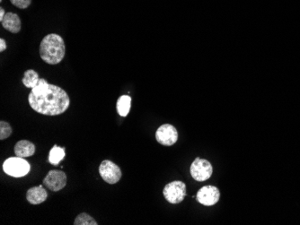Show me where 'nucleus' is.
I'll list each match as a JSON object with an SVG mask.
<instances>
[{"instance_id":"obj_1","label":"nucleus","mask_w":300,"mask_h":225,"mask_svg":"<svg viewBox=\"0 0 300 225\" xmlns=\"http://www.w3.org/2000/svg\"><path fill=\"white\" fill-rule=\"evenodd\" d=\"M28 102L34 112L46 116L62 114L70 105V99L66 91L59 86L49 84L43 78L32 88Z\"/></svg>"},{"instance_id":"obj_2","label":"nucleus","mask_w":300,"mask_h":225,"mask_svg":"<svg viewBox=\"0 0 300 225\" xmlns=\"http://www.w3.org/2000/svg\"><path fill=\"white\" fill-rule=\"evenodd\" d=\"M66 47L62 37L51 33L43 38L40 45L41 59L50 65H57L62 61L65 57Z\"/></svg>"},{"instance_id":"obj_3","label":"nucleus","mask_w":300,"mask_h":225,"mask_svg":"<svg viewBox=\"0 0 300 225\" xmlns=\"http://www.w3.org/2000/svg\"><path fill=\"white\" fill-rule=\"evenodd\" d=\"M31 167L29 162L18 156L8 158L3 164V170L5 173L14 178H20L27 175Z\"/></svg>"},{"instance_id":"obj_4","label":"nucleus","mask_w":300,"mask_h":225,"mask_svg":"<svg viewBox=\"0 0 300 225\" xmlns=\"http://www.w3.org/2000/svg\"><path fill=\"white\" fill-rule=\"evenodd\" d=\"M163 195L170 204H180L186 197V185L180 180L170 182L163 190Z\"/></svg>"},{"instance_id":"obj_5","label":"nucleus","mask_w":300,"mask_h":225,"mask_svg":"<svg viewBox=\"0 0 300 225\" xmlns=\"http://www.w3.org/2000/svg\"><path fill=\"white\" fill-rule=\"evenodd\" d=\"M191 175L196 181H205L209 180L213 173V167L211 163L205 159L196 158L190 168Z\"/></svg>"},{"instance_id":"obj_6","label":"nucleus","mask_w":300,"mask_h":225,"mask_svg":"<svg viewBox=\"0 0 300 225\" xmlns=\"http://www.w3.org/2000/svg\"><path fill=\"white\" fill-rule=\"evenodd\" d=\"M99 173L102 179L108 184H116L122 178L120 167L109 160L103 161L99 167Z\"/></svg>"},{"instance_id":"obj_7","label":"nucleus","mask_w":300,"mask_h":225,"mask_svg":"<svg viewBox=\"0 0 300 225\" xmlns=\"http://www.w3.org/2000/svg\"><path fill=\"white\" fill-rule=\"evenodd\" d=\"M155 139L162 145L171 146L177 142V129L171 124H164L155 132Z\"/></svg>"},{"instance_id":"obj_8","label":"nucleus","mask_w":300,"mask_h":225,"mask_svg":"<svg viewBox=\"0 0 300 225\" xmlns=\"http://www.w3.org/2000/svg\"><path fill=\"white\" fill-rule=\"evenodd\" d=\"M196 198L201 205L211 207L218 202L220 198V192L215 186H204L198 191Z\"/></svg>"},{"instance_id":"obj_9","label":"nucleus","mask_w":300,"mask_h":225,"mask_svg":"<svg viewBox=\"0 0 300 225\" xmlns=\"http://www.w3.org/2000/svg\"><path fill=\"white\" fill-rule=\"evenodd\" d=\"M43 184L51 191H59L67 185V175L61 171H50L43 180Z\"/></svg>"},{"instance_id":"obj_10","label":"nucleus","mask_w":300,"mask_h":225,"mask_svg":"<svg viewBox=\"0 0 300 225\" xmlns=\"http://www.w3.org/2000/svg\"><path fill=\"white\" fill-rule=\"evenodd\" d=\"M1 23L5 30L12 33H17L21 30V20L18 15L14 13H6Z\"/></svg>"},{"instance_id":"obj_11","label":"nucleus","mask_w":300,"mask_h":225,"mask_svg":"<svg viewBox=\"0 0 300 225\" xmlns=\"http://www.w3.org/2000/svg\"><path fill=\"white\" fill-rule=\"evenodd\" d=\"M15 156L26 158L32 156L35 153V145L28 140H21L14 145Z\"/></svg>"},{"instance_id":"obj_12","label":"nucleus","mask_w":300,"mask_h":225,"mask_svg":"<svg viewBox=\"0 0 300 225\" xmlns=\"http://www.w3.org/2000/svg\"><path fill=\"white\" fill-rule=\"evenodd\" d=\"M48 198V193L41 186L31 188L26 193L28 202L32 205H39L44 202Z\"/></svg>"},{"instance_id":"obj_13","label":"nucleus","mask_w":300,"mask_h":225,"mask_svg":"<svg viewBox=\"0 0 300 225\" xmlns=\"http://www.w3.org/2000/svg\"><path fill=\"white\" fill-rule=\"evenodd\" d=\"M132 106V98L129 95H123L117 101V112L120 116L125 117L130 113Z\"/></svg>"},{"instance_id":"obj_14","label":"nucleus","mask_w":300,"mask_h":225,"mask_svg":"<svg viewBox=\"0 0 300 225\" xmlns=\"http://www.w3.org/2000/svg\"><path fill=\"white\" fill-rule=\"evenodd\" d=\"M40 81L38 73L35 72L32 69H29L24 72L23 78V86L27 88H33L38 85Z\"/></svg>"},{"instance_id":"obj_15","label":"nucleus","mask_w":300,"mask_h":225,"mask_svg":"<svg viewBox=\"0 0 300 225\" xmlns=\"http://www.w3.org/2000/svg\"><path fill=\"white\" fill-rule=\"evenodd\" d=\"M65 157V148H61L57 145H54L50 150L49 155V162L52 165H58L60 161Z\"/></svg>"},{"instance_id":"obj_16","label":"nucleus","mask_w":300,"mask_h":225,"mask_svg":"<svg viewBox=\"0 0 300 225\" xmlns=\"http://www.w3.org/2000/svg\"><path fill=\"white\" fill-rule=\"evenodd\" d=\"M75 225H97L96 221L86 213L80 214L78 217L75 219L74 222Z\"/></svg>"},{"instance_id":"obj_17","label":"nucleus","mask_w":300,"mask_h":225,"mask_svg":"<svg viewBox=\"0 0 300 225\" xmlns=\"http://www.w3.org/2000/svg\"><path fill=\"white\" fill-rule=\"evenodd\" d=\"M12 132H13V129L7 122H0V139H6L11 135Z\"/></svg>"},{"instance_id":"obj_18","label":"nucleus","mask_w":300,"mask_h":225,"mask_svg":"<svg viewBox=\"0 0 300 225\" xmlns=\"http://www.w3.org/2000/svg\"><path fill=\"white\" fill-rule=\"evenodd\" d=\"M13 5H15L20 9H24L27 8L29 5H31L32 0H10Z\"/></svg>"},{"instance_id":"obj_19","label":"nucleus","mask_w":300,"mask_h":225,"mask_svg":"<svg viewBox=\"0 0 300 225\" xmlns=\"http://www.w3.org/2000/svg\"><path fill=\"white\" fill-rule=\"evenodd\" d=\"M6 49V43L4 39H0V51L3 52Z\"/></svg>"},{"instance_id":"obj_20","label":"nucleus","mask_w":300,"mask_h":225,"mask_svg":"<svg viewBox=\"0 0 300 225\" xmlns=\"http://www.w3.org/2000/svg\"><path fill=\"white\" fill-rule=\"evenodd\" d=\"M5 15V10H4V8H2V7H1V8H0V22H1V21L4 19Z\"/></svg>"}]
</instances>
